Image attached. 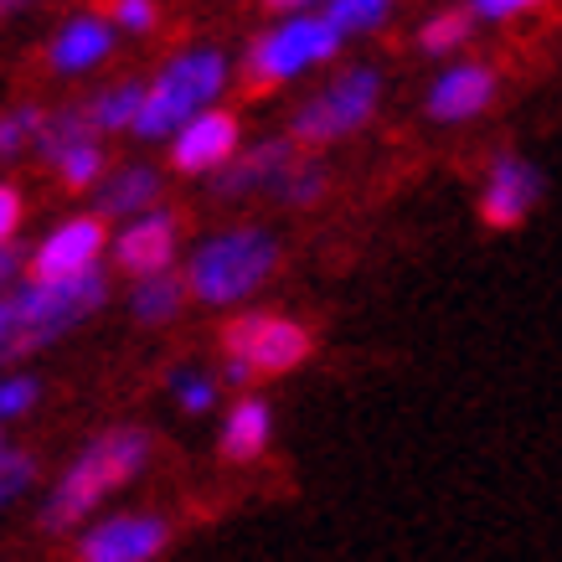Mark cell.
I'll use <instances>...</instances> for the list:
<instances>
[{
  "instance_id": "1",
  "label": "cell",
  "mask_w": 562,
  "mask_h": 562,
  "mask_svg": "<svg viewBox=\"0 0 562 562\" xmlns=\"http://www.w3.org/2000/svg\"><path fill=\"white\" fill-rule=\"evenodd\" d=\"M109 300V273H78V279H21L0 300V351L5 361H26L63 341L68 330L99 315Z\"/></svg>"
},
{
  "instance_id": "2",
  "label": "cell",
  "mask_w": 562,
  "mask_h": 562,
  "mask_svg": "<svg viewBox=\"0 0 562 562\" xmlns=\"http://www.w3.org/2000/svg\"><path fill=\"white\" fill-rule=\"evenodd\" d=\"M150 464V434L145 428H109L93 443H83L72 464L57 475V485L47 491L36 527L42 531H72L83 516L99 512L103 495H114L120 485L139 475Z\"/></svg>"
},
{
  "instance_id": "3",
  "label": "cell",
  "mask_w": 562,
  "mask_h": 562,
  "mask_svg": "<svg viewBox=\"0 0 562 562\" xmlns=\"http://www.w3.org/2000/svg\"><path fill=\"white\" fill-rule=\"evenodd\" d=\"M222 88H227V52L212 47V42H196V47L166 57V68L150 78V93H145V109H139V124L130 135L139 139H171L181 135L196 114L217 109Z\"/></svg>"
},
{
  "instance_id": "4",
  "label": "cell",
  "mask_w": 562,
  "mask_h": 562,
  "mask_svg": "<svg viewBox=\"0 0 562 562\" xmlns=\"http://www.w3.org/2000/svg\"><path fill=\"white\" fill-rule=\"evenodd\" d=\"M279 269V243L263 227H227L187 258V284L191 300L222 310L243 305L254 290H263V279Z\"/></svg>"
},
{
  "instance_id": "5",
  "label": "cell",
  "mask_w": 562,
  "mask_h": 562,
  "mask_svg": "<svg viewBox=\"0 0 562 562\" xmlns=\"http://www.w3.org/2000/svg\"><path fill=\"white\" fill-rule=\"evenodd\" d=\"M346 36L321 16V11H300V16H284L273 32H263L243 57V72H248V88H279L294 83L300 72L321 68L341 52Z\"/></svg>"
},
{
  "instance_id": "6",
  "label": "cell",
  "mask_w": 562,
  "mask_h": 562,
  "mask_svg": "<svg viewBox=\"0 0 562 562\" xmlns=\"http://www.w3.org/2000/svg\"><path fill=\"white\" fill-rule=\"evenodd\" d=\"M382 99V78L376 68H351L341 72L330 88H321L315 99H305L290 120V139L294 145H336V139L357 135L361 124L376 114Z\"/></svg>"
},
{
  "instance_id": "7",
  "label": "cell",
  "mask_w": 562,
  "mask_h": 562,
  "mask_svg": "<svg viewBox=\"0 0 562 562\" xmlns=\"http://www.w3.org/2000/svg\"><path fill=\"white\" fill-rule=\"evenodd\" d=\"M222 351L248 361L258 376H284V372H294L300 361H310L315 341H310L305 325L290 321V315L248 310V315H238V321H227V330H222Z\"/></svg>"
},
{
  "instance_id": "8",
  "label": "cell",
  "mask_w": 562,
  "mask_h": 562,
  "mask_svg": "<svg viewBox=\"0 0 562 562\" xmlns=\"http://www.w3.org/2000/svg\"><path fill=\"white\" fill-rule=\"evenodd\" d=\"M171 547V521L155 512L103 516L78 537V562H155Z\"/></svg>"
},
{
  "instance_id": "9",
  "label": "cell",
  "mask_w": 562,
  "mask_h": 562,
  "mask_svg": "<svg viewBox=\"0 0 562 562\" xmlns=\"http://www.w3.org/2000/svg\"><path fill=\"white\" fill-rule=\"evenodd\" d=\"M103 248H114V243H109V233H103L99 212L68 217L36 243L32 273H26V279H78V273H93L99 269V258H103Z\"/></svg>"
},
{
  "instance_id": "10",
  "label": "cell",
  "mask_w": 562,
  "mask_h": 562,
  "mask_svg": "<svg viewBox=\"0 0 562 562\" xmlns=\"http://www.w3.org/2000/svg\"><path fill=\"white\" fill-rule=\"evenodd\" d=\"M238 145H243V124L238 114H227V109H206L196 120L171 135V166L181 176H217L222 166H233L238 160Z\"/></svg>"
},
{
  "instance_id": "11",
  "label": "cell",
  "mask_w": 562,
  "mask_h": 562,
  "mask_svg": "<svg viewBox=\"0 0 562 562\" xmlns=\"http://www.w3.org/2000/svg\"><path fill=\"white\" fill-rule=\"evenodd\" d=\"M537 202H542L537 166L512 150H501L491 160V171H485V187H480V217H485V227H521Z\"/></svg>"
},
{
  "instance_id": "12",
  "label": "cell",
  "mask_w": 562,
  "mask_h": 562,
  "mask_svg": "<svg viewBox=\"0 0 562 562\" xmlns=\"http://www.w3.org/2000/svg\"><path fill=\"white\" fill-rule=\"evenodd\" d=\"M176 248H181V227H176V212L155 206V212H139L120 227L114 238V263H120L130 279H150V273H171Z\"/></svg>"
},
{
  "instance_id": "13",
  "label": "cell",
  "mask_w": 562,
  "mask_h": 562,
  "mask_svg": "<svg viewBox=\"0 0 562 562\" xmlns=\"http://www.w3.org/2000/svg\"><path fill=\"white\" fill-rule=\"evenodd\" d=\"M294 150H300V145H294L290 135L258 139V145H248L233 166H222V171L212 176V191H217V196H227V202L254 196V191H279V187H284V176L300 166V155H294Z\"/></svg>"
},
{
  "instance_id": "14",
  "label": "cell",
  "mask_w": 562,
  "mask_h": 562,
  "mask_svg": "<svg viewBox=\"0 0 562 562\" xmlns=\"http://www.w3.org/2000/svg\"><path fill=\"white\" fill-rule=\"evenodd\" d=\"M491 99H495V72L485 63H454V68H443L434 78L424 114L434 124H470L491 109Z\"/></svg>"
},
{
  "instance_id": "15",
  "label": "cell",
  "mask_w": 562,
  "mask_h": 562,
  "mask_svg": "<svg viewBox=\"0 0 562 562\" xmlns=\"http://www.w3.org/2000/svg\"><path fill=\"white\" fill-rule=\"evenodd\" d=\"M114 21L99 16V11H83V16H68L47 42V68L63 72V78H78V72L99 68L103 57L114 52Z\"/></svg>"
},
{
  "instance_id": "16",
  "label": "cell",
  "mask_w": 562,
  "mask_h": 562,
  "mask_svg": "<svg viewBox=\"0 0 562 562\" xmlns=\"http://www.w3.org/2000/svg\"><path fill=\"white\" fill-rule=\"evenodd\" d=\"M160 202V171L155 166H120V171H109L93 191V206H99V217H139V212H155Z\"/></svg>"
},
{
  "instance_id": "17",
  "label": "cell",
  "mask_w": 562,
  "mask_h": 562,
  "mask_svg": "<svg viewBox=\"0 0 562 562\" xmlns=\"http://www.w3.org/2000/svg\"><path fill=\"white\" fill-rule=\"evenodd\" d=\"M273 439V408L263 403V397H238L233 408H227V418H222V460L233 464H254L263 449H269Z\"/></svg>"
},
{
  "instance_id": "18",
  "label": "cell",
  "mask_w": 562,
  "mask_h": 562,
  "mask_svg": "<svg viewBox=\"0 0 562 562\" xmlns=\"http://www.w3.org/2000/svg\"><path fill=\"white\" fill-rule=\"evenodd\" d=\"M187 300H191L187 273H150V279H135V290H130V315L139 325H166L181 315Z\"/></svg>"
},
{
  "instance_id": "19",
  "label": "cell",
  "mask_w": 562,
  "mask_h": 562,
  "mask_svg": "<svg viewBox=\"0 0 562 562\" xmlns=\"http://www.w3.org/2000/svg\"><path fill=\"white\" fill-rule=\"evenodd\" d=\"M83 139H99V130H93V120H88V103H68V109H57L47 120V130H42V139H36V160L42 166H63V155L78 150Z\"/></svg>"
},
{
  "instance_id": "20",
  "label": "cell",
  "mask_w": 562,
  "mask_h": 562,
  "mask_svg": "<svg viewBox=\"0 0 562 562\" xmlns=\"http://www.w3.org/2000/svg\"><path fill=\"white\" fill-rule=\"evenodd\" d=\"M145 93L150 83H114L88 99V120L99 135H120V130H135L139 124V109H145Z\"/></svg>"
},
{
  "instance_id": "21",
  "label": "cell",
  "mask_w": 562,
  "mask_h": 562,
  "mask_svg": "<svg viewBox=\"0 0 562 562\" xmlns=\"http://www.w3.org/2000/svg\"><path fill=\"white\" fill-rule=\"evenodd\" d=\"M321 16L341 36H361V32H376L392 16V0H325Z\"/></svg>"
},
{
  "instance_id": "22",
  "label": "cell",
  "mask_w": 562,
  "mask_h": 562,
  "mask_svg": "<svg viewBox=\"0 0 562 562\" xmlns=\"http://www.w3.org/2000/svg\"><path fill=\"white\" fill-rule=\"evenodd\" d=\"M47 109L42 103H16V109H5V120H0V155H21V150H36V139L47 130Z\"/></svg>"
},
{
  "instance_id": "23",
  "label": "cell",
  "mask_w": 562,
  "mask_h": 562,
  "mask_svg": "<svg viewBox=\"0 0 562 562\" xmlns=\"http://www.w3.org/2000/svg\"><path fill=\"white\" fill-rule=\"evenodd\" d=\"M470 26H475V11H434L418 26V47L428 57H443V52H454L460 42H470Z\"/></svg>"
},
{
  "instance_id": "24",
  "label": "cell",
  "mask_w": 562,
  "mask_h": 562,
  "mask_svg": "<svg viewBox=\"0 0 562 562\" xmlns=\"http://www.w3.org/2000/svg\"><path fill=\"white\" fill-rule=\"evenodd\" d=\"M103 166H109V160H103V145H99V139H83L78 150L63 155V166H57V181H63L68 191H99V181L109 176Z\"/></svg>"
},
{
  "instance_id": "25",
  "label": "cell",
  "mask_w": 562,
  "mask_h": 562,
  "mask_svg": "<svg viewBox=\"0 0 562 562\" xmlns=\"http://www.w3.org/2000/svg\"><path fill=\"white\" fill-rule=\"evenodd\" d=\"M325 187H330V176H325L321 160H300L290 176H284V187L273 191L284 206H315L325 196Z\"/></svg>"
},
{
  "instance_id": "26",
  "label": "cell",
  "mask_w": 562,
  "mask_h": 562,
  "mask_svg": "<svg viewBox=\"0 0 562 562\" xmlns=\"http://www.w3.org/2000/svg\"><path fill=\"white\" fill-rule=\"evenodd\" d=\"M36 397H42V382L26 376V372H11L5 382H0V418H5V424L26 418V413L36 408Z\"/></svg>"
},
{
  "instance_id": "27",
  "label": "cell",
  "mask_w": 562,
  "mask_h": 562,
  "mask_svg": "<svg viewBox=\"0 0 562 562\" xmlns=\"http://www.w3.org/2000/svg\"><path fill=\"white\" fill-rule=\"evenodd\" d=\"M171 392H176V403H181V413H206L217 403V382L202 376L196 367H181V372L171 376Z\"/></svg>"
},
{
  "instance_id": "28",
  "label": "cell",
  "mask_w": 562,
  "mask_h": 562,
  "mask_svg": "<svg viewBox=\"0 0 562 562\" xmlns=\"http://www.w3.org/2000/svg\"><path fill=\"white\" fill-rule=\"evenodd\" d=\"M36 480V460L26 449H0V501H16L32 491Z\"/></svg>"
},
{
  "instance_id": "29",
  "label": "cell",
  "mask_w": 562,
  "mask_h": 562,
  "mask_svg": "<svg viewBox=\"0 0 562 562\" xmlns=\"http://www.w3.org/2000/svg\"><path fill=\"white\" fill-rule=\"evenodd\" d=\"M109 21L130 36L155 32V0H109Z\"/></svg>"
},
{
  "instance_id": "30",
  "label": "cell",
  "mask_w": 562,
  "mask_h": 562,
  "mask_svg": "<svg viewBox=\"0 0 562 562\" xmlns=\"http://www.w3.org/2000/svg\"><path fill=\"white\" fill-rule=\"evenodd\" d=\"M542 0H470V11H475V21H512V16H527V11H537Z\"/></svg>"
},
{
  "instance_id": "31",
  "label": "cell",
  "mask_w": 562,
  "mask_h": 562,
  "mask_svg": "<svg viewBox=\"0 0 562 562\" xmlns=\"http://www.w3.org/2000/svg\"><path fill=\"white\" fill-rule=\"evenodd\" d=\"M16 227H21V191L0 187V243H16Z\"/></svg>"
},
{
  "instance_id": "32",
  "label": "cell",
  "mask_w": 562,
  "mask_h": 562,
  "mask_svg": "<svg viewBox=\"0 0 562 562\" xmlns=\"http://www.w3.org/2000/svg\"><path fill=\"white\" fill-rule=\"evenodd\" d=\"M32 254L36 248H26V243H5V254H0V279L16 284V273H32Z\"/></svg>"
},
{
  "instance_id": "33",
  "label": "cell",
  "mask_w": 562,
  "mask_h": 562,
  "mask_svg": "<svg viewBox=\"0 0 562 562\" xmlns=\"http://www.w3.org/2000/svg\"><path fill=\"white\" fill-rule=\"evenodd\" d=\"M254 367H248V361H238V357H227V367H222V382H227V387H248V382H254Z\"/></svg>"
},
{
  "instance_id": "34",
  "label": "cell",
  "mask_w": 562,
  "mask_h": 562,
  "mask_svg": "<svg viewBox=\"0 0 562 562\" xmlns=\"http://www.w3.org/2000/svg\"><path fill=\"white\" fill-rule=\"evenodd\" d=\"M263 5H269V11H290V16H300V11H315V5L325 11V0H263Z\"/></svg>"
},
{
  "instance_id": "35",
  "label": "cell",
  "mask_w": 562,
  "mask_h": 562,
  "mask_svg": "<svg viewBox=\"0 0 562 562\" xmlns=\"http://www.w3.org/2000/svg\"><path fill=\"white\" fill-rule=\"evenodd\" d=\"M26 5H36V0H0V11H5V16H16V11H26Z\"/></svg>"
}]
</instances>
